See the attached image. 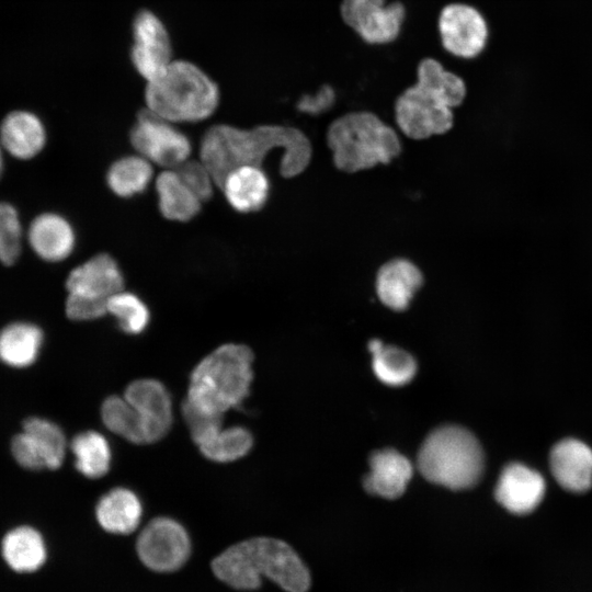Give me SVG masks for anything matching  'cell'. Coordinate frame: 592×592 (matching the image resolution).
<instances>
[{"instance_id": "6da1fadb", "label": "cell", "mask_w": 592, "mask_h": 592, "mask_svg": "<svg viewBox=\"0 0 592 592\" xmlns=\"http://www.w3.org/2000/svg\"><path fill=\"white\" fill-rule=\"evenodd\" d=\"M276 149L283 151L280 173L294 178L309 166L312 147L304 132L293 126L260 125L251 129L218 124L212 126L201 143V161L217 186L234 169L257 166Z\"/></svg>"}, {"instance_id": "7a4b0ae2", "label": "cell", "mask_w": 592, "mask_h": 592, "mask_svg": "<svg viewBox=\"0 0 592 592\" xmlns=\"http://www.w3.org/2000/svg\"><path fill=\"white\" fill-rule=\"evenodd\" d=\"M468 87L463 77L433 58H423L417 68L415 82L394 102V118L399 130L414 140L449 132L454 110L463 105Z\"/></svg>"}, {"instance_id": "3957f363", "label": "cell", "mask_w": 592, "mask_h": 592, "mask_svg": "<svg viewBox=\"0 0 592 592\" xmlns=\"http://www.w3.org/2000/svg\"><path fill=\"white\" fill-rule=\"evenodd\" d=\"M215 577L239 591L260 588L265 577L286 592H306L310 573L297 553L273 537H252L236 543L210 562Z\"/></svg>"}, {"instance_id": "277c9868", "label": "cell", "mask_w": 592, "mask_h": 592, "mask_svg": "<svg viewBox=\"0 0 592 592\" xmlns=\"http://www.w3.org/2000/svg\"><path fill=\"white\" fill-rule=\"evenodd\" d=\"M253 360L247 345L218 346L193 368L183 402L202 413L218 417L240 407L250 394Z\"/></svg>"}, {"instance_id": "5b68a950", "label": "cell", "mask_w": 592, "mask_h": 592, "mask_svg": "<svg viewBox=\"0 0 592 592\" xmlns=\"http://www.w3.org/2000/svg\"><path fill=\"white\" fill-rule=\"evenodd\" d=\"M327 143L334 166L346 173L387 164L401 151L398 133L377 114L365 110L333 119L327 130Z\"/></svg>"}, {"instance_id": "8992f818", "label": "cell", "mask_w": 592, "mask_h": 592, "mask_svg": "<svg viewBox=\"0 0 592 592\" xmlns=\"http://www.w3.org/2000/svg\"><path fill=\"white\" fill-rule=\"evenodd\" d=\"M149 111L171 122H198L209 117L219 101L216 83L197 66L172 60L166 71L147 82Z\"/></svg>"}, {"instance_id": "52a82bcc", "label": "cell", "mask_w": 592, "mask_h": 592, "mask_svg": "<svg viewBox=\"0 0 592 592\" xmlns=\"http://www.w3.org/2000/svg\"><path fill=\"white\" fill-rule=\"evenodd\" d=\"M417 465L428 481L463 490L479 481L485 457L477 437L469 430L446 424L425 437L418 453Z\"/></svg>"}, {"instance_id": "ba28073f", "label": "cell", "mask_w": 592, "mask_h": 592, "mask_svg": "<svg viewBox=\"0 0 592 592\" xmlns=\"http://www.w3.org/2000/svg\"><path fill=\"white\" fill-rule=\"evenodd\" d=\"M191 548V538L185 527L168 516L152 519L136 539V553L140 562L159 573L181 569L190 558Z\"/></svg>"}, {"instance_id": "9c48e42d", "label": "cell", "mask_w": 592, "mask_h": 592, "mask_svg": "<svg viewBox=\"0 0 592 592\" xmlns=\"http://www.w3.org/2000/svg\"><path fill=\"white\" fill-rule=\"evenodd\" d=\"M437 30L444 50L465 60L481 56L491 35L486 15L466 2H452L443 7L439 14Z\"/></svg>"}, {"instance_id": "30bf717a", "label": "cell", "mask_w": 592, "mask_h": 592, "mask_svg": "<svg viewBox=\"0 0 592 592\" xmlns=\"http://www.w3.org/2000/svg\"><path fill=\"white\" fill-rule=\"evenodd\" d=\"M129 139L140 156L162 167L178 168L192 150L190 139L173 123L148 109L138 113Z\"/></svg>"}, {"instance_id": "8fae6325", "label": "cell", "mask_w": 592, "mask_h": 592, "mask_svg": "<svg viewBox=\"0 0 592 592\" xmlns=\"http://www.w3.org/2000/svg\"><path fill=\"white\" fill-rule=\"evenodd\" d=\"M340 13L364 43L387 45L400 35L407 10L401 1L343 0Z\"/></svg>"}, {"instance_id": "7c38bea8", "label": "cell", "mask_w": 592, "mask_h": 592, "mask_svg": "<svg viewBox=\"0 0 592 592\" xmlns=\"http://www.w3.org/2000/svg\"><path fill=\"white\" fill-rule=\"evenodd\" d=\"M67 441L62 430L54 422L32 417L24 421L23 430L11 442L15 462L25 469H57L62 465Z\"/></svg>"}, {"instance_id": "4fadbf2b", "label": "cell", "mask_w": 592, "mask_h": 592, "mask_svg": "<svg viewBox=\"0 0 592 592\" xmlns=\"http://www.w3.org/2000/svg\"><path fill=\"white\" fill-rule=\"evenodd\" d=\"M133 37L130 52L133 65L147 82L152 81L172 62V48L167 29L156 14L143 10L134 19Z\"/></svg>"}, {"instance_id": "5bb4252c", "label": "cell", "mask_w": 592, "mask_h": 592, "mask_svg": "<svg viewBox=\"0 0 592 592\" xmlns=\"http://www.w3.org/2000/svg\"><path fill=\"white\" fill-rule=\"evenodd\" d=\"M124 398L140 418L146 444L166 436L172 424V401L162 383L152 378L136 379L126 387Z\"/></svg>"}, {"instance_id": "9a60e30c", "label": "cell", "mask_w": 592, "mask_h": 592, "mask_svg": "<svg viewBox=\"0 0 592 592\" xmlns=\"http://www.w3.org/2000/svg\"><path fill=\"white\" fill-rule=\"evenodd\" d=\"M545 491L546 483L540 473L524 464L511 463L501 471L494 496L509 512L523 515L539 505Z\"/></svg>"}, {"instance_id": "2e32d148", "label": "cell", "mask_w": 592, "mask_h": 592, "mask_svg": "<svg viewBox=\"0 0 592 592\" xmlns=\"http://www.w3.org/2000/svg\"><path fill=\"white\" fill-rule=\"evenodd\" d=\"M68 295L107 301L124 289V276L117 262L106 253H100L75 267L67 277Z\"/></svg>"}, {"instance_id": "e0dca14e", "label": "cell", "mask_w": 592, "mask_h": 592, "mask_svg": "<svg viewBox=\"0 0 592 592\" xmlns=\"http://www.w3.org/2000/svg\"><path fill=\"white\" fill-rule=\"evenodd\" d=\"M424 282L421 270L406 258L385 262L377 271L375 291L379 300L395 311L406 310Z\"/></svg>"}, {"instance_id": "ac0fdd59", "label": "cell", "mask_w": 592, "mask_h": 592, "mask_svg": "<svg viewBox=\"0 0 592 592\" xmlns=\"http://www.w3.org/2000/svg\"><path fill=\"white\" fill-rule=\"evenodd\" d=\"M550 470L566 490L581 493L592 487V449L577 439H565L550 451Z\"/></svg>"}, {"instance_id": "d6986e66", "label": "cell", "mask_w": 592, "mask_h": 592, "mask_svg": "<svg viewBox=\"0 0 592 592\" xmlns=\"http://www.w3.org/2000/svg\"><path fill=\"white\" fill-rule=\"evenodd\" d=\"M0 549L7 566L16 573L36 572L48 559L46 538L31 524L9 528L1 538Z\"/></svg>"}, {"instance_id": "ffe728a7", "label": "cell", "mask_w": 592, "mask_h": 592, "mask_svg": "<svg viewBox=\"0 0 592 592\" xmlns=\"http://www.w3.org/2000/svg\"><path fill=\"white\" fill-rule=\"evenodd\" d=\"M413 475L411 462L394 448L375 451L369 457V473L363 486L372 494L397 499L407 489Z\"/></svg>"}, {"instance_id": "44dd1931", "label": "cell", "mask_w": 592, "mask_h": 592, "mask_svg": "<svg viewBox=\"0 0 592 592\" xmlns=\"http://www.w3.org/2000/svg\"><path fill=\"white\" fill-rule=\"evenodd\" d=\"M229 205L240 213L260 210L267 202L270 181L261 167L242 166L231 170L220 186Z\"/></svg>"}, {"instance_id": "7402d4cb", "label": "cell", "mask_w": 592, "mask_h": 592, "mask_svg": "<svg viewBox=\"0 0 592 592\" xmlns=\"http://www.w3.org/2000/svg\"><path fill=\"white\" fill-rule=\"evenodd\" d=\"M143 505L130 489L117 487L109 490L95 505V519L107 533L128 535L139 525Z\"/></svg>"}, {"instance_id": "603a6c76", "label": "cell", "mask_w": 592, "mask_h": 592, "mask_svg": "<svg viewBox=\"0 0 592 592\" xmlns=\"http://www.w3.org/2000/svg\"><path fill=\"white\" fill-rule=\"evenodd\" d=\"M203 456L216 463H229L246 456L252 445L250 431L241 425L224 428L223 422L209 425L192 437Z\"/></svg>"}, {"instance_id": "cb8c5ba5", "label": "cell", "mask_w": 592, "mask_h": 592, "mask_svg": "<svg viewBox=\"0 0 592 592\" xmlns=\"http://www.w3.org/2000/svg\"><path fill=\"white\" fill-rule=\"evenodd\" d=\"M29 239L34 251L44 260L66 259L75 247L70 224L57 214H43L31 224Z\"/></svg>"}, {"instance_id": "d4e9b609", "label": "cell", "mask_w": 592, "mask_h": 592, "mask_svg": "<svg viewBox=\"0 0 592 592\" xmlns=\"http://www.w3.org/2000/svg\"><path fill=\"white\" fill-rule=\"evenodd\" d=\"M0 137L3 147L20 159H30L37 155L46 138L44 126L38 117L23 111L7 115L1 124Z\"/></svg>"}, {"instance_id": "484cf974", "label": "cell", "mask_w": 592, "mask_h": 592, "mask_svg": "<svg viewBox=\"0 0 592 592\" xmlns=\"http://www.w3.org/2000/svg\"><path fill=\"white\" fill-rule=\"evenodd\" d=\"M161 214L170 220L189 221L201 210L202 201L192 192L177 170H166L156 180Z\"/></svg>"}, {"instance_id": "4316f807", "label": "cell", "mask_w": 592, "mask_h": 592, "mask_svg": "<svg viewBox=\"0 0 592 592\" xmlns=\"http://www.w3.org/2000/svg\"><path fill=\"white\" fill-rule=\"evenodd\" d=\"M43 344L42 330L32 323L14 322L0 331V361L23 368L32 365Z\"/></svg>"}, {"instance_id": "83f0119b", "label": "cell", "mask_w": 592, "mask_h": 592, "mask_svg": "<svg viewBox=\"0 0 592 592\" xmlns=\"http://www.w3.org/2000/svg\"><path fill=\"white\" fill-rule=\"evenodd\" d=\"M368 350L373 356V371L382 383L400 387L409 384L415 376L418 365L408 351L396 345H386L377 339L368 343Z\"/></svg>"}, {"instance_id": "f1b7e54d", "label": "cell", "mask_w": 592, "mask_h": 592, "mask_svg": "<svg viewBox=\"0 0 592 592\" xmlns=\"http://www.w3.org/2000/svg\"><path fill=\"white\" fill-rule=\"evenodd\" d=\"M77 470L91 479L107 474L112 462L111 446L106 437L96 431L77 434L70 444Z\"/></svg>"}, {"instance_id": "f546056e", "label": "cell", "mask_w": 592, "mask_h": 592, "mask_svg": "<svg viewBox=\"0 0 592 592\" xmlns=\"http://www.w3.org/2000/svg\"><path fill=\"white\" fill-rule=\"evenodd\" d=\"M151 179V162L140 155L116 160L106 174L109 187L121 197H130L144 192Z\"/></svg>"}, {"instance_id": "4dcf8cb0", "label": "cell", "mask_w": 592, "mask_h": 592, "mask_svg": "<svg viewBox=\"0 0 592 592\" xmlns=\"http://www.w3.org/2000/svg\"><path fill=\"white\" fill-rule=\"evenodd\" d=\"M101 418L114 434L134 444H146L140 418L124 396H109L102 402Z\"/></svg>"}, {"instance_id": "1f68e13d", "label": "cell", "mask_w": 592, "mask_h": 592, "mask_svg": "<svg viewBox=\"0 0 592 592\" xmlns=\"http://www.w3.org/2000/svg\"><path fill=\"white\" fill-rule=\"evenodd\" d=\"M106 308L119 329L128 334L144 332L150 320L147 305L136 294L124 289L107 299Z\"/></svg>"}, {"instance_id": "d6a6232c", "label": "cell", "mask_w": 592, "mask_h": 592, "mask_svg": "<svg viewBox=\"0 0 592 592\" xmlns=\"http://www.w3.org/2000/svg\"><path fill=\"white\" fill-rule=\"evenodd\" d=\"M21 250V225L16 210L0 203V262L11 265Z\"/></svg>"}, {"instance_id": "836d02e7", "label": "cell", "mask_w": 592, "mask_h": 592, "mask_svg": "<svg viewBox=\"0 0 592 592\" xmlns=\"http://www.w3.org/2000/svg\"><path fill=\"white\" fill-rule=\"evenodd\" d=\"M177 171L202 202L210 198L213 195V185L216 183L202 161L186 160L178 167Z\"/></svg>"}, {"instance_id": "e575fe53", "label": "cell", "mask_w": 592, "mask_h": 592, "mask_svg": "<svg viewBox=\"0 0 592 592\" xmlns=\"http://www.w3.org/2000/svg\"><path fill=\"white\" fill-rule=\"evenodd\" d=\"M107 301L91 300L68 295L66 300L67 316L77 321L94 320L107 314Z\"/></svg>"}, {"instance_id": "d590c367", "label": "cell", "mask_w": 592, "mask_h": 592, "mask_svg": "<svg viewBox=\"0 0 592 592\" xmlns=\"http://www.w3.org/2000/svg\"><path fill=\"white\" fill-rule=\"evenodd\" d=\"M1 171H2V156H1V151H0V174H1Z\"/></svg>"}]
</instances>
